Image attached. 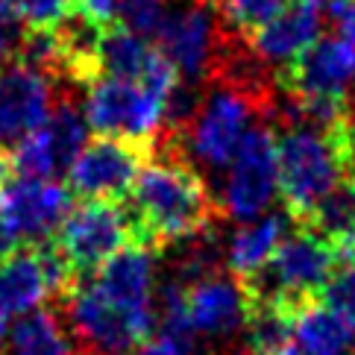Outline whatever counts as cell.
Returning <instances> with one entry per match:
<instances>
[{
    "label": "cell",
    "instance_id": "ffe728a7",
    "mask_svg": "<svg viewBox=\"0 0 355 355\" xmlns=\"http://www.w3.org/2000/svg\"><path fill=\"white\" fill-rule=\"evenodd\" d=\"M159 56H162V50L153 42H147V39H141V35H135L126 27H121V24H115L103 39L100 65H103V77L144 83V77L153 71Z\"/></svg>",
    "mask_w": 355,
    "mask_h": 355
},
{
    "label": "cell",
    "instance_id": "603a6c76",
    "mask_svg": "<svg viewBox=\"0 0 355 355\" xmlns=\"http://www.w3.org/2000/svg\"><path fill=\"white\" fill-rule=\"evenodd\" d=\"M171 15L173 12L164 0H118V24L147 42L153 39V44L162 35L164 24L171 21Z\"/></svg>",
    "mask_w": 355,
    "mask_h": 355
},
{
    "label": "cell",
    "instance_id": "44dd1931",
    "mask_svg": "<svg viewBox=\"0 0 355 355\" xmlns=\"http://www.w3.org/2000/svg\"><path fill=\"white\" fill-rule=\"evenodd\" d=\"M12 355H77L71 338L65 335V329L56 320L53 311H30L12 329L9 338Z\"/></svg>",
    "mask_w": 355,
    "mask_h": 355
},
{
    "label": "cell",
    "instance_id": "f1b7e54d",
    "mask_svg": "<svg viewBox=\"0 0 355 355\" xmlns=\"http://www.w3.org/2000/svg\"><path fill=\"white\" fill-rule=\"evenodd\" d=\"M214 355H256L247 344H241V347H223L220 352H214Z\"/></svg>",
    "mask_w": 355,
    "mask_h": 355
},
{
    "label": "cell",
    "instance_id": "7402d4cb",
    "mask_svg": "<svg viewBox=\"0 0 355 355\" xmlns=\"http://www.w3.org/2000/svg\"><path fill=\"white\" fill-rule=\"evenodd\" d=\"M291 0H223L218 6L223 18V30L241 42H250L256 33L282 15Z\"/></svg>",
    "mask_w": 355,
    "mask_h": 355
},
{
    "label": "cell",
    "instance_id": "6da1fadb",
    "mask_svg": "<svg viewBox=\"0 0 355 355\" xmlns=\"http://www.w3.org/2000/svg\"><path fill=\"white\" fill-rule=\"evenodd\" d=\"M135 244L144 250H168L173 244L214 230L223 202L214 200L206 180L182 153V135L168 132L164 153L138 176L126 202Z\"/></svg>",
    "mask_w": 355,
    "mask_h": 355
},
{
    "label": "cell",
    "instance_id": "ba28073f",
    "mask_svg": "<svg viewBox=\"0 0 355 355\" xmlns=\"http://www.w3.org/2000/svg\"><path fill=\"white\" fill-rule=\"evenodd\" d=\"M276 85L288 100L347 103L355 109V42L340 33L317 39L306 53L276 71Z\"/></svg>",
    "mask_w": 355,
    "mask_h": 355
},
{
    "label": "cell",
    "instance_id": "4316f807",
    "mask_svg": "<svg viewBox=\"0 0 355 355\" xmlns=\"http://www.w3.org/2000/svg\"><path fill=\"white\" fill-rule=\"evenodd\" d=\"M344 168H347V180L355 182V109L349 112V118L344 121Z\"/></svg>",
    "mask_w": 355,
    "mask_h": 355
},
{
    "label": "cell",
    "instance_id": "4fadbf2b",
    "mask_svg": "<svg viewBox=\"0 0 355 355\" xmlns=\"http://www.w3.org/2000/svg\"><path fill=\"white\" fill-rule=\"evenodd\" d=\"M185 297H188V317H191L197 338L226 344L238 332L244 335L250 317V297L247 288L230 270L202 279L197 285H188Z\"/></svg>",
    "mask_w": 355,
    "mask_h": 355
},
{
    "label": "cell",
    "instance_id": "5bb4252c",
    "mask_svg": "<svg viewBox=\"0 0 355 355\" xmlns=\"http://www.w3.org/2000/svg\"><path fill=\"white\" fill-rule=\"evenodd\" d=\"M220 44H223V27L220 30L214 27L206 6H194L188 12H173L171 21L164 24L162 35L156 39V47L188 80L211 77Z\"/></svg>",
    "mask_w": 355,
    "mask_h": 355
},
{
    "label": "cell",
    "instance_id": "9a60e30c",
    "mask_svg": "<svg viewBox=\"0 0 355 355\" xmlns=\"http://www.w3.org/2000/svg\"><path fill=\"white\" fill-rule=\"evenodd\" d=\"M320 24H323V0H291V6L270 27L252 35L247 44L268 65L285 68L288 62H294L317 42Z\"/></svg>",
    "mask_w": 355,
    "mask_h": 355
},
{
    "label": "cell",
    "instance_id": "277c9868",
    "mask_svg": "<svg viewBox=\"0 0 355 355\" xmlns=\"http://www.w3.org/2000/svg\"><path fill=\"white\" fill-rule=\"evenodd\" d=\"M59 250L62 261L68 264L73 285H85L106 268V264L135 244L130 214L123 206L106 200H83L71 209L65 223L50 238ZM73 288V291H77Z\"/></svg>",
    "mask_w": 355,
    "mask_h": 355
},
{
    "label": "cell",
    "instance_id": "1f68e13d",
    "mask_svg": "<svg viewBox=\"0 0 355 355\" xmlns=\"http://www.w3.org/2000/svg\"><path fill=\"white\" fill-rule=\"evenodd\" d=\"M279 355H309V352H306V349H300L297 344H291V347H285V349L279 352Z\"/></svg>",
    "mask_w": 355,
    "mask_h": 355
},
{
    "label": "cell",
    "instance_id": "f546056e",
    "mask_svg": "<svg viewBox=\"0 0 355 355\" xmlns=\"http://www.w3.org/2000/svg\"><path fill=\"white\" fill-rule=\"evenodd\" d=\"M15 6H18V0H0V18L12 15V12H15Z\"/></svg>",
    "mask_w": 355,
    "mask_h": 355
},
{
    "label": "cell",
    "instance_id": "d6986e66",
    "mask_svg": "<svg viewBox=\"0 0 355 355\" xmlns=\"http://www.w3.org/2000/svg\"><path fill=\"white\" fill-rule=\"evenodd\" d=\"M294 340L309 355H349V347L355 344V323L326 302H314L297 314Z\"/></svg>",
    "mask_w": 355,
    "mask_h": 355
},
{
    "label": "cell",
    "instance_id": "cb8c5ba5",
    "mask_svg": "<svg viewBox=\"0 0 355 355\" xmlns=\"http://www.w3.org/2000/svg\"><path fill=\"white\" fill-rule=\"evenodd\" d=\"M73 0H18L15 15L30 33H47L68 15Z\"/></svg>",
    "mask_w": 355,
    "mask_h": 355
},
{
    "label": "cell",
    "instance_id": "7c38bea8",
    "mask_svg": "<svg viewBox=\"0 0 355 355\" xmlns=\"http://www.w3.org/2000/svg\"><path fill=\"white\" fill-rule=\"evenodd\" d=\"M53 112L47 71L24 59L0 62V144H18L39 132Z\"/></svg>",
    "mask_w": 355,
    "mask_h": 355
},
{
    "label": "cell",
    "instance_id": "2e32d148",
    "mask_svg": "<svg viewBox=\"0 0 355 355\" xmlns=\"http://www.w3.org/2000/svg\"><path fill=\"white\" fill-rule=\"evenodd\" d=\"M285 220H291L288 214L285 218L282 214H261L259 220L238 226L230 247H226V270L241 282L261 273L273 261L279 247L285 244Z\"/></svg>",
    "mask_w": 355,
    "mask_h": 355
},
{
    "label": "cell",
    "instance_id": "52a82bcc",
    "mask_svg": "<svg viewBox=\"0 0 355 355\" xmlns=\"http://www.w3.org/2000/svg\"><path fill=\"white\" fill-rule=\"evenodd\" d=\"M68 302L73 332L88 355H130L153 338V309H130L106 297L94 282L71 291Z\"/></svg>",
    "mask_w": 355,
    "mask_h": 355
},
{
    "label": "cell",
    "instance_id": "9c48e42d",
    "mask_svg": "<svg viewBox=\"0 0 355 355\" xmlns=\"http://www.w3.org/2000/svg\"><path fill=\"white\" fill-rule=\"evenodd\" d=\"M168 97L144 83L103 77L88 85L85 123L94 130V135L156 138V130L168 115Z\"/></svg>",
    "mask_w": 355,
    "mask_h": 355
},
{
    "label": "cell",
    "instance_id": "7a4b0ae2",
    "mask_svg": "<svg viewBox=\"0 0 355 355\" xmlns=\"http://www.w3.org/2000/svg\"><path fill=\"white\" fill-rule=\"evenodd\" d=\"M344 121L323 130L294 118L282 106L276 109L273 130L279 141V200L294 226L306 223L317 202L347 180L344 138H340Z\"/></svg>",
    "mask_w": 355,
    "mask_h": 355
},
{
    "label": "cell",
    "instance_id": "3957f363",
    "mask_svg": "<svg viewBox=\"0 0 355 355\" xmlns=\"http://www.w3.org/2000/svg\"><path fill=\"white\" fill-rule=\"evenodd\" d=\"M340 256L332 244H326L320 235H314L306 226H294V232L285 238L273 261L252 279L238 282L247 288L250 300L273 302L297 320L300 311H306L314 302H323L326 282L332 279Z\"/></svg>",
    "mask_w": 355,
    "mask_h": 355
},
{
    "label": "cell",
    "instance_id": "83f0119b",
    "mask_svg": "<svg viewBox=\"0 0 355 355\" xmlns=\"http://www.w3.org/2000/svg\"><path fill=\"white\" fill-rule=\"evenodd\" d=\"M130 355H182V349L173 344L171 338H164V335H156V338H150L144 340L141 347H135Z\"/></svg>",
    "mask_w": 355,
    "mask_h": 355
},
{
    "label": "cell",
    "instance_id": "d4e9b609",
    "mask_svg": "<svg viewBox=\"0 0 355 355\" xmlns=\"http://www.w3.org/2000/svg\"><path fill=\"white\" fill-rule=\"evenodd\" d=\"M323 302L329 309H335L338 314H344L347 320L355 323V259L352 261H340L335 268L332 279L326 282Z\"/></svg>",
    "mask_w": 355,
    "mask_h": 355
},
{
    "label": "cell",
    "instance_id": "4dcf8cb0",
    "mask_svg": "<svg viewBox=\"0 0 355 355\" xmlns=\"http://www.w3.org/2000/svg\"><path fill=\"white\" fill-rule=\"evenodd\" d=\"M6 320H9V311H6L3 302H0V340H3V335H6Z\"/></svg>",
    "mask_w": 355,
    "mask_h": 355
},
{
    "label": "cell",
    "instance_id": "8992f818",
    "mask_svg": "<svg viewBox=\"0 0 355 355\" xmlns=\"http://www.w3.org/2000/svg\"><path fill=\"white\" fill-rule=\"evenodd\" d=\"M156 156V138L94 135L68 171V188L80 200H126Z\"/></svg>",
    "mask_w": 355,
    "mask_h": 355
},
{
    "label": "cell",
    "instance_id": "ac0fdd59",
    "mask_svg": "<svg viewBox=\"0 0 355 355\" xmlns=\"http://www.w3.org/2000/svg\"><path fill=\"white\" fill-rule=\"evenodd\" d=\"M306 230L320 235L326 244L338 250L340 261L355 259V182L344 180L329 197L317 202V209L306 218Z\"/></svg>",
    "mask_w": 355,
    "mask_h": 355
},
{
    "label": "cell",
    "instance_id": "e0dca14e",
    "mask_svg": "<svg viewBox=\"0 0 355 355\" xmlns=\"http://www.w3.org/2000/svg\"><path fill=\"white\" fill-rule=\"evenodd\" d=\"M92 282L121 306L130 309H150V294H153V259L144 247H126L118 252Z\"/></svg>",
    "mask_w": 355,
    "mask_h": 355
},
{
    "label": "cell",
    "instance_id": "5b68a950",
    "mask_svg": "<svg viewBox=\"0 0 355 355\" xmlns=\"http://www.w3.org/2000/svg\"><path fill=\"white\" fill-rule=\"evenodd\" d=\"M214 88L209 94H202V103L197 109V115L188 126V132L182 135V141H188L191 153L209 164V168H226L241 150V141L252 130L250 121L259 118L273 121L279 103H264V100L252 97L241 88L211 83Z\"/></svg>",
    "mask_w": 355,
    "mask_h": 355
},
{
    "label": "cell",
    "instance_id": "484cf974",
    "mask_svg": "<svg viewBox=\"0 0 355 355\" xmlns=\"http://www.w3.org/2000/svg\"><path fill=\"white\" fill-rule=\"evenodd\" d=\"M326 12L332 15L335 30L355 42V0H329Z\"/></svg>",
    "mask_w": 355,
    "mask_h": 355
},
{
    "label": "cell",
    "instance_id": "8fae6325",
    "mask_svg": "<svg viewBox=\"0 0 355 355\" xmlns=\"http://www.w3.org/2000/svg\"><path fill=\"white\" fill-rule=\"evenodd\" d=\"M71 188L56 180H18L0 168V220L27 244L56 235L71 214Z\"/></svg>",
    "mask_w": 355,
    "mask_h": 355
},
{
    "label": "cell",
    "instance_id": "30bf717a",
    "mask_svg": "<svg viewBox=\"0 0 355 355\" xmlns=\"http://www.w3.org/2000/svg\"><path fill=\"white\" fill-rule=\"evenodd\" d=\"M279 191V141L268 123H252L241 141L223 188V211L241 223H252Z\"/></svg>",
    "mask_w": 355,
    "mask_h": 355
}]
</instances>
